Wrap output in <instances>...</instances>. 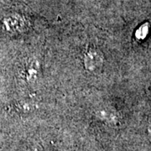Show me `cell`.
Masks as SVG:
<instances>
[{"mask_svg":"<svg viewBox=\"0 0 151 151\" xmlns=\"http://www.w3.org/2000/svg\"><path fill=\"white\" fill-rule=\"evenodd\" d=\"M26 23L19 15L14 14L7 17L3 21V26L7 32L18 33L23 31Z\"/></svg>","mask_w":151,"mask_h":151,"instance_id":"cell-2","label":"cell"},{"mask_svg":"<svg viewBox=\"0 0 151 151\" xmlns=\"http://www.w3.org/2000/svg\"><path fill=\"white\" fill-rule=\"evenodd\" d=\"M83 63L86 70L90 72H96L103 66V55L98 50L90 49L84 55Z\"/></svg>","mask_w":151,"mask_h":151,"instance_id":"cell-1","label":"cell"},{"mask_svg":"<svg viewBox=\"0 0 151 151\" xmlns=\"http://www.w3.org/2000/svg\"><path fill=\"white\" fill-rule=\"evenodd\" d=\"M30 151H39V150H38L37 149H33V150H31Z\"/></svg>","mask_w":151,"mask_h":151,"instance_id":"cell-6","label":"cell"},{"mask_svg":"<svg viewBox=\"0 0 151 151\" xmlns=\"http://www.w3.org/2000/svg\"><path fill=\"white\" fill-rule=\"evenodd\" d=\"M40 65L36 60L31 59L28 61L25 65V76L26 79L29 82H35L39 78Z\"/></svg>","mask_w":151,"mask_h":151,"instance_id":"cell-4","label":"cell"},{"mask_svg":"<svg viewBox=\"0 0 151 151\" xmlns=\"http://www.w3.org/2000/svg\"><path fill=\"white\" fill-rule=\"evenodd\" d=\"M95 114L97 119L108 124H116L119 120V117L115 110L110 108H100L96 111Z\"/></svg>","mask_w":151,"mask_h":151,"instance_id":"cell-3","label":"cell"},{"mask_svg":"<svg viewBox=\"0 0 151 151\" xmlns=\"http://www.w3.org/2000/svg\"><path fill=\"white\" fill-rule=\"evenodd\" d=\"M148 134H149V138H150V139L151 141V127L149 128V130H148Z\"/></svg>","mask_w":151,"mask_h":151,"instance_id":"cell-5","label":"cell"}]
</instances>
